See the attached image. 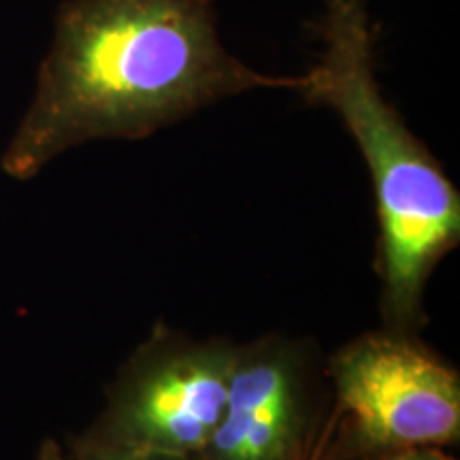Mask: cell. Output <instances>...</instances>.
<instances>
[{
    "label": "cell",
    "mask_w": 460,
    "mask_h": 460,
    "mask_svg": "<svg viewBox=\"0 0 460 460\" xmlns=\"http://www.w3.org/2000/svg\"><path fill=\"white\" fill-rule=\"evenodd\" d=\"M37 460H68L65 454V447L58 444L56 439H43L39 446Z\"/></svg>",
    "instance_id": "cell-8"
},
{
    "label": "cell",
    "mask_w": 460,
    "mask_h": 460,
    "mask_svg": "<svg viewBox=\"0 0 460 460\" xmlns=\"http://www.w3.org/2000/svg\"><path fill=\"white\" fill-rule=\"evenodd\" d=\"M305 85L230 54L216 0H68L0 166L28 181L84 143L147 139L224 99Z\"/></svg>",
    "instance_id": "cell-1"
},
{
    "label": "cell",
    "mask_w": 460,
    "mask_h": 460,
    "mask_svg": "<svg viewBox=\"0 0 460 460\" xmlns=\"http://www.w3.org/2000/svg\"><path fill=\"white\" fill-rule=\"evenodd\" d=\"M373 460H456L450 454H446L441 447H410V450H401L393 454H384V456Z\"/></svg>",
    "instance_id": "cell-7"
},
{
    "label": "cell",
    "mask_w": 460,
    "mask_h": 460,
    "mask_svg": "<svg viewBox=\"0 0 460 460\" xmlns=\"http://www.w3.org/2000/svg\"><path fill=\"white\" fill-rule=\"evenodd\" d=\"M320 56L301 94L335 111L358 146L379 217V275L388 329L422 322L424 288L460 241V194L384 96L367 0H326Z\"/></svg>",
    "instance_id": "cell-2"
},
{
    "label": "cell",
    "mask_w": 460,
    "mask_h": 460,
    "mask_svg": "<svg viewBox=\"0 0 460 460\" xmlns=\"http://www.w3.org/2000/svg\"><path fill=\"white\" fill-rule=\"evenodd\" d=\"M335 437L324 460L379 458L460 439V376L411 332L362 335L329 362Z\"/></svg>",
    "instance_id": "cell-3"
},
{
    "label": "cell",
    "mask_w": 460,
    "mask_h": 460,
    "mask_svg": "<svg viewBox=\"0 0 460 460\" xmlns=\"http://www.w3.org/2000/svg\"><path fill=\"white\" fill-rule=\"evenodd\" d=\"M65 454L68 460H199V456H183V454L130 450V447L109 446L84 433L68 437Z\"/></svg>",
    "instance_id": "cell-6"
},
{
    "label": "cell",
    "mask_w": 460,
    "mask_h": 460,
    "mask_svg": "<svg viewBox=\"0 0 460 460\" xmlns=\"http://www.w3.org/2000/svg\"><path fill=\"white\" fill-rule=\"evenodd\" d=\"M237 348L156 329L119 369L84 435L130 450L197 456L222 418Z\"/></svg>",
    "instance_id": "cell-4"
},
{
    "label": "cell",
    "mask_w": 460,
    "mask_h": 460,
    "mask_svg": "<svg viewBox=\"0 0 460 460\" xmlns=\"http://www.w3.org/2000/svg\"><path fill=\"white\" fill-rule=\"evenodd\" d=\"M320 396L312 345L284 335L239 345L226 405L199 460H309Z\"/></svg>",
    "instance_id": "cell-5"
}]
</instances>
